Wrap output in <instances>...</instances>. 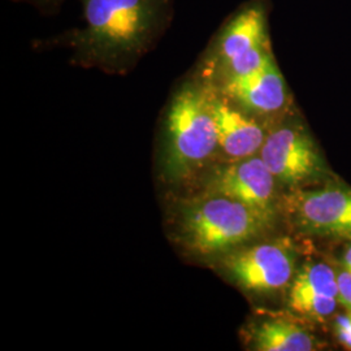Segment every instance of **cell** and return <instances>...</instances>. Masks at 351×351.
I'll list each match as a JSON object with an SVG mask.
<instances>
[{
  "instance_id": "5bb4252c",
  "label": "cell",
  "mask_w": 351,
  "mask_h": 351,
  "mask_svg": "<svg viewBox=\"0 0 351 351\" xmlns=\"http://www.w3.org/2000/svg\"><path fill=\"white\" fill-rule=\"evenodd\" d=\"M335 332L339 343L351 350V314L337 315L335 320Z\"/></svg>"
},
{
  "instance_id": "8992f818",
  "label": "cell",
  "mask_w": 351,
  "mask_h": 351,
  "mask_svg": "<svg viewBox=\"0 0 351 351\" xmlns=\"http://www.w3.org/2000/svg\"><path fill=\"white\" fill-rule=\"evenodd\" d=\"M275 182L261 155H254L219 169L208 182L207 195L228 197L272 217Z\"/></svg>"
},
{
  "instance_id": "7a4b0ae2",
  "label": "cell",
  "mask_w": 351,
  "mask_h": 351,
  "mask_svg": "<svg viewBox=\"0 0 351 351\" xmlns=\"http://www.w3.org/2000/svg\"><path fill=\"white\" fill-rule=\"evenodd\" d=\"M213 86L195 72L173 90L164 112L165 172L184 180L219 150L213 114Z\"/></svg>"
},
{
  "instance_id": "7c38bea8",
  "label": "cell",
  "mask_w": 351,
  "mask_h": 351,
  "mask_svg": "<svg viewBox=\"0 0 351 351\" xmlns=\"http://www.w3.org/2000/svg\"><path fill=\"white\" fill-rule=\"evenodd\" d=\"M254 349L259 351H311L314 336L287 319H268L252 330Z\"/></svg>"
},
{
  "instance_id": "8fae6325",
  "label": "cell",
  "mask_w": 351,
  "mask_h": 351,
  "mask_svg": "<svg viewBox=\"0 0 351 351\" xmlns=\"http://www.w3.org/2000/svg\"><path fill=\"white\" fill-rule=\"evenodd\" d=\"M213 107L219 150L223 151L232 162L250 158L261 151L267 138L263 126L250 117L246 111L229 101L215 86Z\"/></svg>"
},
{
  "instance_id": "2e32d148",
  "label": "cell",
  "mask_w": 351,
  "mask_h": 351,
  "mask_svg": "<svg viewBox=\"0 0 351 351\" xmlns=\"http://www.w3.org/2000/svg\"><path fill=\"white\" fill-rule=\"evenodd\" d=\"M342 262H343V267H345V269H346V271H349L351 274V246H349V247L346 249V251H345Z\"/></svg>"
},
{
  "instance_id": "5b68a950",
  "label": "cell",
  "mask_w": 351,
  "mask_h": 351,
  "mask_svg": "<svg viewBox=\"0 0 351 351\" xmlns=\"http://www.w3.org/2000/svg\"><path fill=\"white\" fill-rule=\"evenodd\" d=\"M228 275L239 285L255 293L285 288L294 278V252L284 243H262L228 255Z\"/></svg>"
},
{
  "instance_id": "9c48e42d",
  "label": "cell",
  "mask_w": 351,
  "mask_h": 351,
  "mask_svg": "<svg viewBox=\"0 0 351 351\" xmlns=\"http://www.w3.org/2000/svg\"><path fill=\"white\" fill-rule=\"evenodd\" d=\"M297 223L317 236L351 239V190L326 188L294 197Z\"/></svg>"
},
{
  "instance_id": "4fadbf2b",
  "label": "cell",
  "mask_w": 351,
  "mask_h": 351,
  "mask_svg": "<svg viewBox=\"0 0 351 351\" xmlns=\"http://www.w3.org/2000/svg\"><path fill=\"white\" fill-rule=\"evenodd\" d=\"M11 1L27 4L45 16H52L60 12L66 0H11Z\"/></svg>"
},
{
  "instance_id": "30bf717a",
  "label": "cell",
  "mask_w": 351,
  "mask_h": 351,
  "mask_svg": "<svg viewBox=\"0 0 351 351\" xmlns=\"http://www.w3.org/2000/svg\"><path fill=\"white\" fill-rule=\"evenodd\" d=\"M339 303L337 274L328 264H304L291 280L289 306L297 314L323 322L336 313Z\"/></svg>"
},
{
  "instance_id": "3957f363",
  "label": "cell",
  "mask_w": 351,
  "mask_h": 351,
  "mask_svg": "<svg viewBox=\"0 0 351 351\" xmlns=\"http://www.w3.org/2000/svg\"><path fill=\"white\" fill-rule=\"evenodd\" d=\"M274 59L267 10L261 1L242 7L217 30L194 71L219 86L229 78L249 75Z\"/></svg>"
},
{
  "instance_id": "52a82bcc",
  "label": "cell",
  "mask_w": 351,
  "mask_h": 351,
  "mask_svg": "<svg viewBox=\"0 0 351 351\" xmlns=\"http://www.w3.org/2000/svg\"><path fill=\"white\" fill-rule=\"evenodd\" d=\"M259 155L277 181L285 185H298L322 172L313 139L298 128L281 126L271 132Z\"/></svg>"
},
{
  "instance_id": "277c9868",
  "label": "cell",
  "mask_w": 351,
  "mask_h": 351,
  "mask_svg": "<svg viewBox=\"0 0 351 351\" xmlns=\"http://www.w3.org/2000/svg\"><path fill=\"white\" fill-rule=\"evenodd\" d=\"M272 217L223 195H206L181 213L180 236L202 256L233 250L261 234Z\"/></svg>"
},
{
  "instance_id": "9a60e30c",
  "label": "cell",
  "mask_w": 351,
  "mask_h": 351,
  "mask_svg": "<svg viewBox=\"0 0 351 351\" xmlns=\"http://www.w3.org/2000/svg\"><path fill=\"white\" fill-rule=\"evenodd\" d=\"M339 304H342L351 314V274L343 269L337 274Z\"/></svg>"
},
{
  "instance_id": "ba28073f",
  "label": "cell",
  "mask_w": 351,
  "mask_h": 351,
  "mask_svg": "<svg viewBox=\"0 0 351 351\" xmlns=\"http://www.w3.org/2000/svg\"><path fill=\"white\" fill-rule=\"evenodd\" d=\"M215 88L251 114L274 116L288 106V88L275 59L252 73L229 78Z\"/></svg>"
},
{
  "instance_id": "6da1fadb",
  "label": "cell",
  "mask_w": 351,
  "mask_h": 351,
  "mask_svg": "<svg viewBox=\"0 0 351 351\" xmlns=\"http://www.w3.org/2000/svg\"><path fill=\"white\" fill-rule=\"evenodd\" d=\"M84 25L36 40L64 47L78 64L124 72L150 52L175 19L176 0H80Z\"/></svg>"
}]
</instances>
